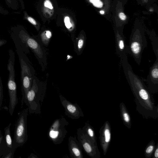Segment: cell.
I'll return each instance as SVG.
<instances>
[{
	"label": "cell",
	"mask_w": 158,
	"mask_h": 158,
	"mask_svg": "<svg viewBox=\"0 0 158 158\" xmlns=\"http://www.w3.org/2000/svg\"><path fill=\"white\" fill-rule=\"evenodd\" d=\"M52 34V31L48 29L43 31L38 35L32 36L37 39L44 46L47 47L51 41Z\"/></svg>",
	"instance_id": "15"
},
{
	"label": "cell",
	"mask_w": 158,
	"mask_h": 158,
	"mask_svg": "<svg viewBox=\"0 0 158 158\" xmlns=\"http://www.w3.org/2000/svg\"><path fill=\"white\" fill-rule=\"evenodd\" d=\"M7 42L6 40L0 38V47L6 44Z\"/></svg>",
	"instance_id": "31"
},
{
	"label": "cell",
	"mask_w": 158,
	"mask_h": 158,
	"mask_svg": "<svg viewBox=\"0 0 158 158\" xmlns=\"http://www.w3.org/2000/svg\"><path fill=\"white\" fill-rule=\"evenodd\" d=\"M10 152H11L7 147L4 136L2 135L0 137V158H2Z\"/></svg>",
	"instance_id": "20"
},
{
	"label": "cell",
	"mask_w": 158,
	"mask_h": 158,
	"mask_svg": "<svg viewBox=\"0 0 158 158\" xmlns=\"http://www.w3.org/2000/svg\"><path fill=\"white\" fill-rule=\"evenodd\" d=\"M100 14H103L104 13V11L103 10H101L100 11Z\"/></svg>",
	"instance_id": "33"
},
{
	"label": "cell",
	"mask_w": 158,
	"mask_h": 158,
	"mask_svg": "<svg viewBox=\"0 0 158 158\" xmlns=\"http://www.w3.org/2000/svg\"><path fill=\"white\" fill-rule=\"evenodd\" d=\"M44 5L45 8L47 9L51 10L53 9L52 4L49 0H45L44 2Z\"/></svg>",
	"instance_id": "26"
},
{
	"label": "cell",
	"mask_w": 158,
	"mask_h": 158,
	"mask_svg": "<svg viewBox=\"0 0 158 158\" xmlns=\"http://www.w3.org/2000/svg\"><path fill=\"white\" fill-rule=\"evenodd\" d=\"M120 116L124 125L128 129L131 127V119L127 108L123 102L119 104Z\"/></svg>",
	"instance_id": "16"
},
{
	"label": "cell",
	"mask_w": 158,
	"mask_h": 158,
	"mask_svg": "<svg viewBox=\"0 0 158 158\" xmlns=\"http://www.w3.org/2000/svg\"><path fill=\"white\" fill-rule=\"evenodd\" d=\"M38 156L36 155L31 153L30 155L28 157V158H37Z\"/></svg>",
	"instance_id": "32"
},
{
	"label": "cell",
	"mask_w": 158,
	"mask_h": 158,
	"mask_svg": "<svg viewBox=\"0 0 158 158\" xmlns=\"http://www.w3.org/2000/svg\"><path fill=\"white\" fill-rule=\"evenodd\" d=\"M69 124L68 122L62 116L54 121L48 133V137L53 143L55 144L62 143L68 132L65 127Z\"/></svg>",
	"instance_id": "7"
},
{
	"label": "cell",
	"mask_w": 158,
	"mask_h": 158,
	"mask_svg": "<svg viewBox=\"0 0 158 158\" xmlns=\"http://www.w3.org/2000/svg\"><path fill=\"white\" fill-rule=\"evenodd\" d=\"M68 146L70 156L72 158H83L81 145L76 136H70L68 139Z\"/></svg>",
	"instance_id": "13"
},
{
	"label": "cell",
	"mask_w": 158,
	"mask_h": 158,
	"mask_svg": "<svg viewBox=\"0 0 158 158\" xmlns=\"http://www.w3.org/2000/svg\"><path fill=\"white\" fill-rule=\"evenodd\" d=\"M65 26L69 31L71 32L73 30L72 25L70 22V18L68 16H66L64 19Z\"/></svg>",
	"instance_id": "23"
},
{
	"label": "cell",
	"mask_w": 158,
	"mask_h": 158,
	"mask_svg": "<svg viewBox=\"0 0 158 158\" xmlns=\"http://www.w3.org/2000/svg\"><path fill=\"white\" fill-rule=\"evenodd\" d=\"M86 37L83 32H81L73 41L74 50L77 56L81 55L85 47Z\"/></svg>",
	"instance_id": "14"
},
{
	"label": "cell",
	"mask_w": 158,
	"mask_h": 158,
	"mask_svg": "<svg viewBox=\"0 0 158 158\" xmlns=\"http://www.w3.org/2000/svg\"><path fill=\"white\" fill-rule=\"evenodd\" d=\"M147 45V40L143 32L139 29H135L130 37L128 46V53L139 65L141 63L143 52Z\"/></svg>",
	"instance_id": "6"
},
{
	"label": "cell",
	"mask_w": 158,
	"mask_h": 158,
	"mask_svg": "<svg viewBox=\"0 0 158 158\" xmlns=\"http://www.w3.org/2000/svg\"><path fill=\"white\" fill-rule=\"evenodd\" d=\"M9 8L13 10H17L19 6L17 0H4Z\"/></svg>",
	"instance_id": "21"
},
{
	"label": "cell",
	"mask_w": 158,
	"mask_h": 158,
	"mask_svg": "<svg viewBox=\"0 0 158 158\" xmlns=\"http://www.w3.org/2000/svg\"><path fill=\"white\" fill-rule=\"evenodd\" d=\"M115 42L116 52L121 60L128 53V50L123 34L118 30L115 33Z\"/></svg>",
	"instance_id": "12"
},
{
	"label": "cell",
	"mask_w": 158,
	"mask_h": 158,
	"mask_svg": "<svg viewBox=\"0 0 158 158\" xmlns=\"http://www.w3.org/2000/svg\"><path fill=\"white\" fill-rule=\"evenodd\" d=\"M3 88L1 77L0 76V112L3 100Z\"/></svg>",
	"instance_id": "24"
},
{
	"label": "cell",
	"mask_w": 158,
	"mask_h": 158,
	"mask_svg": "<svg viewBox=\"0 0 158 158\" xmlns=\"http://www.w3.org/2000/svg\"><path fill=\"white\" fill-rule=\"evenodd\" d=\"M77 135L78 140L87 155L91 158H100V153L97 145L94 143L82 128L77 129Z\"/></svg>",
	"instance_id": "8"
},
{
	"label": "cell",
	"mask_w": 158,
	"mask_h": 158,
	"mask_svg": "<svg viewBox=\"0 0 158 158\" xmlns=\"http://www.w3.org/2000/svg\"><path fill=\"white\" fill-rule=\"evenodd\" d=\"M15 152H11L4 156L2 158H13Z\"/></svg>",
	"instance_id": "30"
},
{
	"label": "cell",
	"mask_w": 158,
	"mask_h": 158,
	"mask_svg": "<svg viewBox=\"0 0 158 158\" xmlns=\"http://www.w3.org/2000/svg\"><path fill=\"white\" fill-rule=\"evenodd\" d=\"M23 14V19L27 20L32 25L36 26V28H37L36 26L37 25V24L35 20L32 17L29 16L26 11H24Z\"/></svg>",
	"instance_id": "22"
},
{
	"label": "cell",
	"mask_w": 158,
	"mask_h": 158,
	"mask_svg": "<svg viewBox=\"0 0 158 158\" xmlns=\"http://www.w3.org/2000/svg\"><path fill=\"white\" fill-rule=\"evenodd\" d=\"M59 97L61 103L64 108L65 114L68 117L74 119L84 117L81 109L77 103H72L61 95H60Z\"/></svg>",
	"instance_id": "9"
},
{
	"label": "cell",
	"mask_w": 158,
	"mask_h": 158,
	"mask_svg": "<svg viewBox=\"0 0 158 158\" xmlns=\"http://www.w3.org/2000/svg\"><path fill=\"white\" fill-rule=\"evenodd\" d=\"M119 18L122 20H125L126 19L127 16L123 12H120L118 14Z\"/></svg>",
	"instance_id": "29"
},
{
	"label": "cell",
	"mask_w": 158,
	"mask_h": 158,
	"mask_svg": "<svg viewBox=\"0 0 158 158\" xmlns=\"http://www.w3.org/2000/svg\"><path fill=\"white\" fill-rule=\"evenodd\" d=\"M146 82L147 86L152 94L158 92V58H156L155 62L150 68L149 72L146 79H143Z\"/></svg>",
	"instance_id": "10"
},
{
	"label": "cell",
	"mask_w": 158,
	"mask_h": 158,
	"mask_svg": "<svg viewBox=\"0 0 158 158\" xmlns=\"http://www.w3.org/2000/svg\"><path fill=\"white\" fill-rule=\"evenodd\" d=\"M152 157L153 158H157L158 157V143L156 145L155 148L153 152Z\"/></svg>",
	"instance_id": "27"
},
{
	"label": "cell",
	"mask_w": 158,
	"mask_h": 158,
	"mask_svg": "<svg viewBox=\"0 0 158 158\" xmlns=\"http://www.w3.org/2000/svg\"><path fill=\"white\" fill-rule=\"evenodd\" d=\"M18 55L21 68V82L22 99L21 108L24 104V100L27 94L30 89L35 71L31 63L23 52L20 45L14 41Z\"/></svg>",
	"instance_id": "4"
},
{
	"label": "cell",
	"mask_w": 158,
	"mask_h": 158,
	"mask_svg": "<svg viewBox=\"0 0 158 158\" xmlns=\"http://www.w3.org/2000/svg\"><path fill=\"white\" fill-rule=\"evenodd\" d=\"M9 14V11L0 5V14L6 15H8Z\"/></svg>",
	"instance_id": "28"
},
{
	"label": "cell",
	"mask_w": 158,
	"mask_h": 158,
	"mask_svg": "<svg viewBox=\"0 0 158 158\" xmlns=\"http://www.w3.org/2000/svg\"><path fill=\"white\" fill-rule=\"evenodd\" d=\"M86 135L91 139L94 144L97 145V137L93 127L88 123H85L82 128Z\"/></svg>",
	"instance_id": "18"
},
{
	"label": "cell",
	"mask_w": 158,
	"mask_h": 158,
	"mask_svg": "<svg viewBox=\"0 0 158 158\" xmlns=\"http://www.w3.org/2000/svg\"><path fill=\"white\" fill-rule=\"evenodd\" d=\"M128 83L135 97L137 111L146 118L157 119L158 106H155L152 94L143 79L134 75L128 79Z\"/></svg>",
	"instance_id": "1"
},
{
	"label": "cell",
	"mask_w": 158,
	"mask_h": 158,
	"mask_svg": "<svg viewBox=\"0 0 158 158\" xmlns=\"http://www.w3.org/2000/svg\"><path fill=\"white\" fill-rule=\"evenodd\" d=\"M10 34L13 41L19 44L26 54L29 53V49L31 50L41 66V70L44 71L47 67L48 54L46 48L35 38L30 35L25 28L20 25L11 27Z\"/></svg>",
	"instance_id": "2"
},
{
	"label": "cell",
	"mask_w": 158,
	"mask_h": 158,
	"mask_svg": "<svg viewBox=\"0 0 158 158\" xmlns=\"http://www.w3.org/2000/svg\"><path fill=\"white\" fill-rule=\"evenodd\" d=\"M28 108L24 109L18 114L16 122L13 139V148L15 150L19 147L22 146L27 141V120Z\"/></svg>",
	"instance_id": "5"
},
{
	"label": "cell",
	"mask_w": 158,
	"mask_h": 158,
	"mask_svg": "<svg viewBox=\"0 0 158 158\" xmlns=\"http://www.w3.org/2000/svg\"><path fill=\"white\" fill-rule=\"evenodd\" d=\"M100 144L105 156L107 152L111 140V128L108 121H106L100 129Z\"/></svg>",
	"instance_id": "11"
},
{
	"label": "cell",
	"mask_w": 158,
	"mask_h": 158,
	"mask_svg": "<svg viewBox=\"0 0 158 158\" xmlns=\"http://www.w3.org/2000/svg\"><path fill=\"white\" fill-rule=\"evenodd\" d=\"M156 145L154 140L150 141L146 146L144 151V154L146 158H151L155 148Z\"/></svg>",
	"instance_id": "19"
},
{
	"label": "cell",
	"mask_w": 158,
	"mask_h": 158,
	"mask_svg": "<svg viewBox=\"0 0 158 158\" xmlns=\"http://www.w3.org/2000/svg\"><path fill=\"white\" fill-rule=\"evenodd\" d=\"M46 75L44 81H40L35 75L34 77L31 87L24 100L30 114L41 113L40 104H42L46 94L48 74Z\"/></svg>",
	"instance_id": "3"
},
{
	"label": "cell",
	"mask_w": 158,
	"mask_h": 158,
	"mask_svg": "<svg viewBox=\"0 0 158 158\" xmlns=\"http://www.w3.org/2000/svg\"><path fill=\"white\" fill-rule=\"evenodd\" d=\"M89 1L96 7L100 8L103 6V3L100 0H89Z\"/></svg>",
	"instance_id": "25"
},
{
	"label": "cell",
	"mask_w": 158,
	"mask_h": 158,
	"mask_svg": "<svg viewBox=\"0 0 158 158\" xmlns=\"http://www.w3.org/2000/svg\"><path fill=\"white\" fill-rule=\"evenodd\" d=\"M11 124V123L6 127L4 129V139L6 145L10 152H15V150L13 148V139L11 137L10 127Z\"/></svg>",
	"instance_id": "17"
},
{
	"label": "cell",
	"mask_w": 158,
	"mask_h": 158,
	"mask_svg": "<svg viewBox=\"0 0 158 158\" xmlns=\"http://www.w3.org/2000/svg\"><path fill=\"white\" fill-rule=\"evenodd\" d=\"M2 135L1 130H0V137Z\"/></svg>",
	"instance_id": "34"
}]
</instances>
